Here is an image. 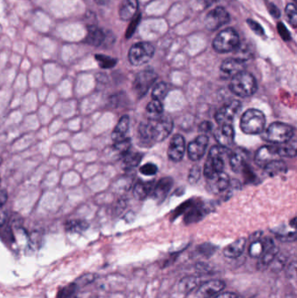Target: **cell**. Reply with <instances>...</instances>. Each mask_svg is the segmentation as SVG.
<instances>
[{
	"mask_svg": "<svg viewBox=\"0 0 297 298\" xmlns=\"http://www.w3.org/2000/svg\"><path fill=\"white\" fill-rule=\"evenodd\" d=\"M94 1H95V3L100 4V5H105L108 2V0H94Z\"/></svg>",
	"mask_w": 297,
	"mask_h": 298,
	"instance_id": "49",
	"label": "cell"
},
{
	"mask_svg": "<svg viewBox=\"0 0 297 298\" xmlns=\"http://www.w3.org/2000/svg\"><path fill=\"white\" fill-rule=\"evenodd\" d=\"M279 154L277 153V147L263 146L256 152L255 155V162L260 168H264V167L271 161L277 160V158Z\"/></svg>",
	"mask_w": 297,
	"mask_h": 298,
	"instance_id": "17",
	"label": "cell"
},
{
	"mask_svg": "<svg viewBox=\"0 0 297 298\" xmlns=\"http://www.w3.org/2000/svg\"><path fill=\"white\" fill-rule=\"evenodd\" d=\"M207 210L200 207H194L187 212V216H185V223L191 224V223H197L198 221L202 219L204 216L206 215Z\"/></svg>",
	"mask_w": 297,
	"mask_h": 298,
	"instance_id": "30",
	"label": "cell"
},
{
	"mask_svg": "<svg viewBox=\"0 0 297 298\" xmlns=\"http://www.w3.org/2000/svg\"><path fill=\"white\" fill-rule=\"evenodd\" d=\"M266 124V118L263 112L257 109H249L242 114L240 127L247 134H261Z\"/></svg>",
	"mask_w": 297,
	"mask_h": 298,
	"instance_id": "4",
	"label": "cell"
},
{
	"mask_svg": "<svg viewBox=\"0 0 297 298\" xmlns=\"http://www.w3.org/2000/svg\"><path fill=\"white\" fill-rule=\"evenodd\" d=\"M215 1H216V0H199L200 4H201L204 8H207V7L211 6Z\"/></svg>",
	"mask_w": 297,
	"mask_h": 298,
	"instance_id": "48",
	"label": "cell"
},
{
	"mask_svg": "<svg viewBox=\"0 0 297 298\" xmlns=\"http://www.w3.org/2000/svg\"><path fill=\"white\" fill-rule=\"evenodd\" d=\"M286 17H287L288 20L290 22V24L292 25V27H297V9H296V4L295 3H289L286 6Z\"/></svg>",
	"mask_w": 297,
	"mask_h": 298,
	"instance_id": "36",
	"label": "cell"
},
{
	"mask_svg": "<svg viewBox=\"0 0 297 298\" xmlns=\"http://www.w3.org/2000/svg\"><path fill=\"white\" fill-rule=\"evenodd\" d=\"M214 138L221 147L228 148L234 144L235 141V130L232 124L221 125L214 131Z\"/></svg>",
	"mask_w": 297,
	"mask_h": 298,
	"instance_id": "16",
	"label": "cell"
},
{
	"mask_svg": "<svg viewBox=\"0 0 297 298\" xmlns=\"http://www.w3.org/2000/svg\"><path fill=\"white\" fill-rule=\"evenodd\" d=\"M216 248L210 244H204L197 248L199 254L202 255L205 257H210L215 252Z\"/></svg>",
	"mask_w": 297,
	"mask_h": 298,
	"instance_id": "37",
	"label": "cell"
},
{
	"mask_svg": "<svg viewBox=\"0 0 297 298\" xmlns=\"http://www.w3.org/2000/svg\"><path fill=\"white\" fill-rule=\"evenodd\" d=\"M154 55V47L148 42H140L132 46L128 52V59L135 66L147 64Z\"/></svg>",
	"mask_w": 297,
	"mask_h": 298,
	"instance_id": "7",
	"label": "cell"
},
{
	"mask_svg": "<svg viewBox=\"0 0 297 298\" xmlns=\"http://www.w3.org/2000/svg\"><path fill=\"white\" fill-rule=\"evenodd\" d=\"M277 254H278V248L276 246L273 241L268 245L266 250L263 251L262 256L259 257V261L257 264L258 269L261 271H263L269 267L272 264V262L275 260V258L277 257Z\"/></svg>",
	"mask_w": 297,
	"mask_h": 298,
	"instance_id": "20",
	"label": "cell"
},
{
	"mask_svg": "<svg viewBox=\"0 0 297 298\" xmlns=\"http://www.w3.org/2000/svg\"><path fill=\"white\" fill-rule=\"evenodd\" d=\"M207 180V189L213 194H216V195L221 194L224 191H227L228 188L230 187V179L224 172H221Z\"/></svg>",
	"mask_w": 297,
	"mask_h": 298,
	"instance_id": "15",
	"label": "cell"
},
{
	"mask_svg": "<svg viewBox=\"0 0 297 298\" xmlns=\"http://www.w3.org/2000/svg\"><path fill=\"white\" fill-rule=\"evenodd\" d=\"M200 172L201 168L199 165H194V167L191 168L188 175V182H190L191 184H195L200 180Z\"/></svg>",
	"mask_w": 297,
	"mask_h": 298,
	"instance_id": "38",
	"label": "cell"
},
{
	"mask_svg": "<svg viewBox=\"0 0 297 298\" xmlns=\"http://www.w3.org/2000/svg\"><path fill=\"white\" fill-rule=\"evenodd\" d=\"M170 91V86L165 82H159L156 85L152 92V99H157L161 101L166 98Z\"/></svg>",
	"mask_w": 297,
	"mask_h": 298,
	"instance_id": "31",
	"label": "cell"
},
{
	"mask_svg": "<svg viewBox=\"0 0 297 298\" xmlns=\"http://www.w3.org/2000/svg\"><path fill=\"white\" fill-rule=\"evenodd\" d=\"M246 244H247V240L245 238H240L238 240L235 241L234 243H232L225 248L223 250L225 257H228L229 259L238 258L240 256H242V254L245 250Z\"/></svg>",
	"mask_w": 297,
	"mask_h": 298,
	"instance_id": "23",
	"label": "cell"
},
{
	"mask_svg": "<svg viewBox=\"0 0 297 298\" xmlns=\"http://www.w3.org/2000/svg\"><path fill=\"white\" fill-rule=\"evenodd\" d=\"M245 69V62L236 58H227L220 67L221 75L222 78L229 79L233 78L239 72L244 71Z\"/></svg>",
	"mask_w": 297,
	"mask_h": 298,
	"instance_id": "14",
	"label": "cell"
},
{
	"mask_svg": "<svg viewBox=\"0 0 297 298\" xmlns=\"http://www.w3.org/2000/svg\"><path fill=\"white\" fill-rule=\"evenodd\" d=\"M294 136L293 127L288 124L274 122L264 134V139L274 144H284Z\"/></svg>",
	"mask_w": 297,
	"mask_h": 298,
	"instance_id": "6",
	"label": "cell"
},
{
	"mask_svg": "<svg viewBox=\"0 0 297 298\" xmlns=\"http://www.w3.org/2000/svg\"><path fill=\"white\" fill-rule=\"evenodd\" d=\"M248 154L242 149H237L230 154V166L235 173H242L247 167Z\"/></svg>",
	"mask_w": 297,
	"mask_h": 298,
	"instance_id": "22",
	"label": "cell"
},
{
	"mask_svg": "<svg viewBox=\"0 0 297 298\" xmlns=\"http://www.w3.org/2000/svg\"><path fill=\"white\" fill-rule=\"evenodd\" d=\"M7 198V193L5 190H0V208L3 207V204L6 202Z\"/></svg>",
	"mask_w": 297,
	"mask_h": 298,
	"instance_id": "46",
	"label": "cell"
},
{
	"mask_svg": "<svg viewBox=\"0 0 297 298\" xmlns=\"http://www.w3.org/2000/svg\"><path fill=\"white\" fill-rule=\"evenodd\" d=\"M140 172L142 173V175L151 176V175H154L157 174L158 168H157L155 164L147 163V164L142 166V168H140Z\"/></svg>",
	"mask_w": 297,
	"mask_h": 298,
	"instance_id": "39",
	"label": "cell"
},
{
	"mask_svg": "<svg viewBox=\"0 0 297 298\" xmlns=\"http://www.w3.org/2000/svg\"><path fill=\"white\" fill-rule=\"evenodd\" d=\"M162 103L157 99H152L151 102L148 103L147 106V112L150 117H155L161 115L163 113Z\"/></svg>",
	"mask_w": 297,
	"mask_h": 298,
	"instance_id": "32",
	"label": "cell"
},
{
	"mask_svg": "<svg viewBox=\"0 0 297 298\" xmlns=\"http://www.w3.org/2000/svg\"><path fill=\"white\" fill-rule=\"evenodd\" d=\"M228 148L221 147L220 145L211 148L206 163L204 165L203 173L206 179H210L214 175L223 172L224 156L228 154Z\"/></svg>",
	"mask_w": 297,
	"mask_h": 298,
	"instance_id": "3",
	"label": "cell"
},
{
	"mask_svg": "<svg viewBox=\"0 0 297 298\" xmlns=\"http://www.w3.org/2000/svg\"><path fill=\"white\" fill-rule=\"evenodd\" d=\"M140 17L141 16H139L137 18H135V21H133L132 24L129 25L128 31H127V38H130V37H132V35L134 34L135 29L137 27V24L140 22Z\"/></svg>",
	"mask_w": 297,
	"mask_h": 298,
	"instance_id": "44",
	"label": "cell"
},
{
	"mask_svg": "<svg viewBox=\"0 0 297 298\" xmlns=\"http://www.w3.org/2000/svg\"><path fill=\"white\" fill-rule=\"evenodd\" d=\"M229 88L235 95L247 98L256 93L257 83L251 73L242 71L231 78Z\"/></svg>",
	"mask_w": 297,
	"mask_h": 298,
	"instance_id": "2",
	"label": "cell"
},
{
	"mask_svg": "<svg viewBox=\"0 0 297 298\" xmlns=\"http://www.w3.org/2000/svg\"><path fill=\"white\" fill-rule=\"evenodd\" d=\"M158 75L152 69H147L144 71L139 72L137 75L135 76V81H134V90H135L136 95L139 98L144 96L150 87L155 82Z\"/></svg>",
	"mask_w": 297,
	"mask_h": 298,
	"instance_id": "8",
	"label": "cell"
},
{
	"mask_svg": "<svg viewBox=\"0 0 297 298\" xmlns=\"http://www.w3.org/2000/svg\"><path fill=\"white\" fill-rule=\"evenodd\" d=\"M1 163H2V159L0 158V164H1Z\"/></svg>",
	"mask_w": 297,
	"mask_h": 298,
	"instance_id": "50",
	"label": "cell"
},
{
	"mask_svg": "<svg viewBox=\"0 0 297 298\" xmlns=\"http://www.w3.org/2000/svg\"><path fill=\"white\" fill-rule=\"evenodd\" d=\"M273 242L271 238H264L263 240H261L259 238H256L253 241L252 244H250L249 246V253L250 257L253 258H259L263 251L266 250L268 245Z\"/></svg>",
	"mask_w": 297,
	"mask_h": 298,
	"instance_id": "25",
	"label": "cell"
},
{
	"mask_svg": "<svg viewBox=\"0 0 297 298\" xmlns=\"http://www.w3.org/2000/svg\"><path fill=\"white\" fill-rule=\"evenodd\" d=\"M268 10H269V12H270V15H271L272 17H275V18H279V17H281L280 10H279L278 7H277L276 4H274L273 3H268Z\"/></svg>",
	"mask_w": 297,
	"mask_h": 298,
	"instance_id": "42",
	"label": "cell"
},
{
	"mask_svg": "<svg viewBox=\"0 0 297 298\" xmlns=\"http://www.w3.org/2000/svg\"><path fill=\"white\" fill-rule=\"evenodd\" d=\"M185 151H186V142L183 136L180 134L173 135V137L170 141L169 147L167 150V154L170 160L174 162L181 161L183 159Z\"/></svg>",
	"mask_w": 297,
	"mask_h": 298,
	"instance_id": "13",
	"label": "cell"
},
{
	"mask_svg": "<svg viewBox=\"0 0 297 298\" xmlns=\"http://www.w3.org/2000/svg\"><path fill=\"white\" fill-rule=\"evenodd\" d=\"M247 24H249L250 29H251L255 33H256V34L259 35V36H263V35H264V30H263L262 25H261L258 22L253 20L251 18H249V19H247Z\"/></svg>",
	"mask_w": 297,
	"mask_h": 298,
	"instance_id": "40",
	"label": "cell"
},
{
	"mask_svg": "<svg viewBox=\"0 0 297 298\" xmlns=\"http://www.w3.org/2000/svg\"><path fill=\"white\" fill-rule=\"evenodd\" d=\"M153 182H139L135 184L134 189V196L138 200H145L148 196H150L154 187Z\"/></svg>",
	"mask_w": 297,
	"mask_h": 298,
	"instance_id": "26",
	"label": "cell"
},
{
	"mask_svg": "<svg viewBox=\"0 0 297 298\" xmlns=\"http://www.w3.org/2000/svg\"><path fill=\"white\" fill-rule=\"evenodd\" d=\"M240 45V38L237 31L233 28L224 29L216 35L213 40V48L220 53H227L235 51Z\"/></svg>",
	"mask_w": 297,
	"mask_h": 298,
	"instance_id": "5",
	"label": "cell"
},
{
	"mask_svg": "<svg viewBox=\"0 0 297 298\" xmlns=\"http://www.w3.org/2000/svg\"><path fill=\"white\" fill-rule=\"evenodd\" d=\"M173 128V121L167 115L150 117L142 121L138 128L139 139L144 146H152L161 142L169 136Z\"/></svg>",
	"mask_w": 297,
	"mask_h": 298,
	"instance_id": "1",
	"label": "cell"
},
{
	"mask_svg": "<svg viewBox=\"0 0 297 298\" xmlns=\"http://www.w3.org/2000/svg\"><path fill=\"white\" fill-rule=\"evenodd\" d=\"M213 298H238V297L233 292H225V293H221V294L215 296Z\"/></svg>",
	"mask_w": 297,
	"mask_h": 298,
	"instance_id": "45",
	"label": "cell"
},
{
	"mask_svg": "<svg viewBox=\"0 0 297 298\" xmlns=\"http://www.w3.org/2000/svg\"><path fill=\"white\" fill-rule=\"evenodd\" d=\"M88 228V224L87 222L82 220H74L70 221L69 223L66 224V230L71 232H82L84 230H87Z\"/></svg>",
	"mask_w": 297,
	"mask_h": 298,
	"instance_id": "35",
	"label": "cell"
},
{
	"mask_svg": "<svg viewBox=\"0 0 297 298\" xmlns=\"http://www.w3.org/2000/svg\"><path fill=\"white\" fill-rule=\"evenodd\" d=\"M198 282L196 278L194 277H187L185 278L180 282L179 289L181 292L187 293L190 292L192 290H194L197 286Z\"/></svg>",
	"mask_w": 297,
	"mask_h": 298,
	"instance_id": "33",
	"label": "cell"
},
{
	"mask_svg": "<svg viewBox=\"0 0 297 298\" xmlns=\"http://www.w3.org/2000/svg\"><path fill=\"white\" fill-rule=\"evenodd\" d=\"M230 20V16L227 10L223 7L218 6L210 10L205 17V26L209 31H216L228 24Z\"/></svg>",
	"mask_w": 297,
	"mask_h": 298,
	"instance_id": "9",
	"label": "cell"
},
{
	"mask_svg": "<svg viewBox=\"0 0 297 298\" xmlns=\"http://www.w3.org/2000/svg\"><path fill=\"white\" fill-rule=\"evenodd\" d=\"M138 0H122L119 15L121 20H132L138 10Z\"/></svg>",
	"mask_w": 297,
	"mask_h": 298,
	"instance_id": "21",
	"label": "cell"
},
{
	"mask_svg": "<svg viewBox=\"0 0 297 298\" xmlns=\"http://www.w3.org/2000/svg\"><path fill=\"white\" fill-rule=\"evenodd\" d=\"M287 165L285 164L284 161H281V160L272 161L264 167V170L266 172L267 175L270 177L284 174L287 172Z\"/></svg>",
	"mask_w": 297,
	"mask_h": 298,
	"instance_id": "28",
	"label": "cell"
},
{
	"mask_svg": "<svg viewBox=\"0 0 297 298\" xmlns=\"http://www.w3.org/2000/svg\"><path fill=\"white\" fill-rule=\"evenodd\" d=\"M173 179L170 177L160 179L159 182H157V184L153 187L151 194L152 198L159 202L164 201L166 196L169 194L170 190L173 187Z\"/></svg>",
	"mask_w": 297,
	"mask_h": 298,
	"instance_id": "19",
	"label": "cell"
},
{
	"mask_svg": "<svg viewBox=\"0 0 297 298\" xmlns=\"http://www.w3.org/2000/svg\"><path fill=\"white\" fill-rule=\"evenodd\" d=\"M129 123H130V120L128 115L121 117V120H119L112 134V139L114 142H119L126 139V134L128 133V128H129Z\"/></svg>",
	"mask_w": 297,
	"mask_h": 298,
	"instance_id": "24",
	"label": "cell"
},
{
	"mask_svg": "<svg viewBox=\"0 0 297 298\" xmlns=\"http://www.w3.org/2000/svg\"><path fill=\"white\" fill-rule=\"evenodd\" d=\"M277 147L279 156L293 158L297 155V139L293 136L290 141Z\"/></svg>",
	"mask_w": 297,
	"mask_h": 298,
	"instance_id": "27",
	"label": "cell"
},
{
	"mask_svg": "<svg viewBox=\"0 0 297 298\" xmlns=\"http://www.w3.org/2000/svg\"><path fill=\"white\" fill-rule=\"evenodd\" d=\"M142 160V154L141 153H132L129 151L128 154L123 156L122 167L125 170H132L141 163Z\"/></svg>",
	"mask_w": 297,
	"mask_h": 298,
	"instance_id": "29",
	"label": "cell"
},
{
	"mask_svg": "<svg viewBox=\"0 0 297 298\" xmlns=\"http://www.w3.org/2000/svg\"><path fill=\"white\" fill-rule=\"evenodd\" d=\"M214 125L210 121H203L200 124L199 126V131L202 132V133H210L211 131L213 130Z\"/></svg>",
	"mask_w": 297,
	"mask_h": 298,
	"instance_id": "43",
	"label": "cell"
},
{
	"mask_svg": "<svg viewBox=\"0 0 297 298\" xmlns=\"http://www.w3.org/2000/svg\"><path fill=\"white\" fill-rule=\"evenodd\" d=\"M226 284L221 280H210L200 285L196 292L197 298H213L222 292Z\"/></svg>",
	"mask_w": 297,
	"mask_h": 298,
	"instance_id": "12",
	"label": "cell"
},
{
	"mask_svg": "<svg viewBox=\"0 0 297 298\" xmlns=\"http://www.w3.org/2000/svg\"><path fill=\"white\" fill-rule=\"evenodd\" d=\"M277 30L280 34L281 38H283L285 41H290L291 40V35L287 27L285 26L284 23H278L277 24Z\"/></svg>",
	"mask_w": 297,
	"mask_h": 298,
	"instance_id": "41",
	"label": "cell"
},
{
	"mask_svg": "<svg viewBox=\"0 0 297 298\" xmlns=\"http://www.w3.org/2000/svg\"><path fill=\"white\" fill-rule=\"evenodd\" d=\"M242 108V103L239 100H232L226 104L215 113V120L219 125L231 124Z\"/></svg>",
	"mask_w": 297,
	"mask_h": 298,
	"instance_id": "10",
	"label": "cell"
},
{
	"mask_svg": "<svg viewBox=\"0 0 297 298\" xmlns=\"http://www.w3.org/2000/svg\"><path fill=\"white\" fill-rule=\"evenodd\" d=\"M207 145H208V137L205 134L198 136L194 141H191L190 144L187 148V154L191 161H200L206 154Z\"/></svg>",
	"mask_w": 297,
	"mask_h": 298,
	"instance_id": "11",
	"label": "cell"
},
{
	"mask_svg": "<svg viewBox=\"0 0 297 298\" xmlns=\"http://www.w3.org/2000/svg\"><path fill=\"white\" fill-rule=\"evenodd\" d=\"M107 39V33L101 28L96 25L87 26V34L84 42L93 46H100L103 45Z\"/></svg>",
	"mask_w": 297,
	"mask_h": 298,
	"instance_id": "18",
	"label": "cell"
},
{
	"mask_svg": "<svg viewBox=\"0 0 297 298\" xmlns=\"http://www.w3.org/2000/svg\"><path fill=\"white\" fill-rule=\"evenodd\" d=\"M7 215L5 210L1 207L0 208V226H3L6 221Z\"/></svg>",
	"mask_w": 297,
	"mask_h": 298,
	"instance_id": "47",
	"label": "cell"
},
{
	"mask_svg": "<svg viewBox=\"0 0 297 298\" xmlns=\"http://www.w3.org/2000/svg\"><path fill=\"white\" fill-rule=\"evenodd\" d=\"M76 298V297H72V298Z\"/></svg>",
	"mask_w": 297,
	"mask_h": 298,
	"instance_id": "51",
	"label": "cell"
},
{
	"mask_svg": "<svg viewBox=\"0 0 297 298\" xmlns=\"http://www.w3.org/2000/svg\"><path fill=\"white\" fill-rule=\"evenodd\" d=\"M95 58H96L98 64L100 65L101 68H113L114 65L117 64V59L111 58L109 56H106V55L96 54L95 55Z\"/></svg>",
	"mask_w": 297,
	"mask_h": 298,
	"instance_id": "34",
	"label": "cell"
}]
</instances>
